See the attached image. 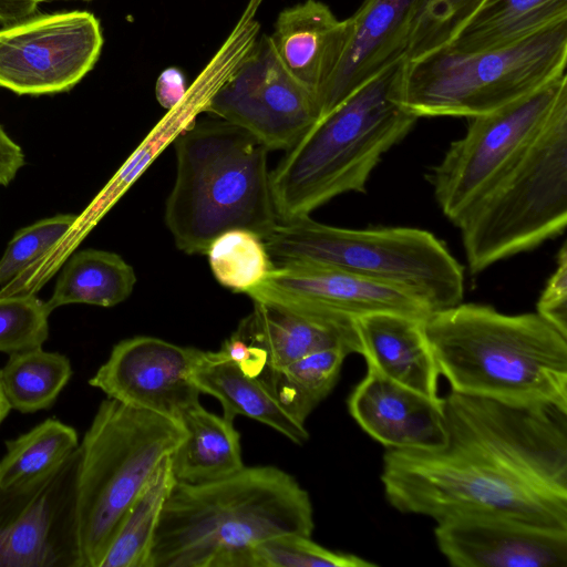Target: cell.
<instances>
[{"mask_svg": "<svg viewBox=\"0 0 567 567\" xmlns=\"http://www.w3.org/2000/svg\"><path fill=\"white\" fill-rule=\"evenodd\" d=\"M442 405L440 446L385 452L389 503L435 522L482 515L567 530V412L453 391Z\"/></svg>", "mask_w": 567, "mask_h": 567, "instance_id": "6da1fadb", "label": "cell"}, {"mask_svg": "<svg viewBox=\"0 0 567 567\" xmlns=\"http://www.w3.org/2000/svg\"><path fill=\"white\" fill-rule=\"evenodd\" d=\"M309 493L272 465L220 480L174 483L146 567H248L251 549L284 534L311 536Z\"/></svg>", "mask_w": 567, "mask_h": 567, "instance_id": "7a4b0ae2", "label": "cell"}, {"mask_svg": "<svg viewBox=\"0 0 567 567\" xmlns=\"http://www.w3.org/2000/svg\"><path fill=\"white\" fill-rule=\"evenodd\" d=\"M423 329L453 392L567 412V337L538 313L461 302L430 313Z\"/></svg>", "mask_w": 567, "mask_h": 567, "instance_id": "3957f363", "label": "cell"}, {"mask_svg": "<svg viewBox=\"0 0 567 567\" xmlns=\"http://www.w3.org/2000/svg\"><path fill=\"white\" fill-rule=\"evenodd\" d=\"M402 60L362 84L286 151L270 172L278 220L308 216L338 195L365 190L382 155L417 121L394 96Z\"/></svg>", "mask_w": 567, "mask_h": 567, "instance_id": "277c9868", "label": "cell"}, {"mask_svg": "<svg viewBox=\"0 0 567 567\" xmlns=\"http://www.w3.org/2000/svg\"><path fill=\"white\" fill-rule=\"evenodd\" d=\"M176 178L165 223L185 254H205L221 233L244 228L262 238L277 224L269 150L221 118L194 122L176 140Z\"/></svg>", "mask_w": 567, "mask_h": 567, "instance_id": "5b68a950", "label": "cell"}, {"mask_svg": "<svg viewBox=\"0 0 567 567\" xmlns=\"http://www.w3.org/2000/svg\"><path fill=\"white\" fill-rule=\"evenodd\" d=\"M274 261L341 269L396 288L432 312L461 303L464 274L444 243L411 227L349 229L308 216L278 220L264 237Z\"/></svg>", "mask_w": 567, "mask_h": 567, "instance_id": "8992f818", "label": "cell"}, {"mask_svg": "<svg viewBox=\"0 0 567 567\" xmlns=\"http://www.w3.org/2000/svg\"><path fill=\"white\" fill-rule=\"evenodd\" d=\"M567 21L515 43L471 53L440 48L403 58L394 96L417 118L474 117L566 75Z\"/></svg>", "mask_w": 567, "mask_h": 567, "instance_id": "52a82bcc", "label": "cell"}, {"mask_svg": "<svg viewBox=\"0 0 567 567\" xmlns=\"http://www.w3.org/2000/svg\"><path fill=\"white\" fill-rule=\"evenodd\" d=\"M176 420L106 398L79 444L81 567H100L124 515L159 462L185 437Z\"/></svg>", "mask_w": 567, "mask_h": 567, "instance_id": "ba28073f", "label": "cell"}, {"mask_svg": "<svg viewBox=\"0 0 567 567\" xmlns=\"http://www.w3.org/2000/svg\"><path fill=\"white\" fill-rule=\"evenodd\" d=\"M471 274L528 251L567 225V103L520 158L453 223Z\"/></svg>", "mask_w": 567, "mask_h": 567, "instance_id": "9c48e42d", "label": "cell"}, {"mask_svg": "<svg viewBox=\"0 0 567 567\" xmlns=\"http://www.w3.org/2000/svg\"><path fill=\"white\" fill-rule=\"evenodd\" d=\"M567 103V74L486 114L468 118L427 179L443 214L454 223L526 152Z\"/></svg>", "mask_w": 567, "mask_h": 567, "instance_id": "30bf717a", "label": "cell"}, {"mask_svg": "<svg viewBox=\"0 0 567 567\" xmlns=\"http://www.w3.org/2000/svg\"><path fill=\"white\" fill-rule=\"evenodd\" d=\"M79 446L50 472L0 487V567H81Z\"/></svg>", "mask_w": 567, "mask_h": 567, "instance_id": "8fae6325", "label": "cell"}, {"mask_svg": "<svg viewBox=\"0 0 567 567\" xmlns=\"http://www.w3.org/2000/svg\"><path fill=\"white\" fill-rule=\"evenodd\" d=\"M103 45L87 11L29 17L0 29V86L19 95L73 89L95 65Z\"/></svg>", "mask_w": 567, "mask_h": 567, "instance_id": "7c38bea8", "label": "cell"}, {"mask_svg": "<svg viewBox=\"0 0 567 567\" xmlns=\"http://www.w3.org/2000/svg\"><path fill=\"white\" fill-rule=\"evenodd\" d=\"M203 111L246 130L269 151L289 150L320 117L315 96L282 65L269 35L252 47Z\"/></svg>", "mask_w": 567, "mask_h": 567, "instance_id": "4fadbf2b", "label": "cell"}, {"mask_svg": "<svg viewBox=\"0 0 567 567\" xmlns=\"http://www.w3.org/2000/svg\"><path fill=\"white\" fill-rule=\"evenodd\" d=\"M205 351L137 336L116 343L89 380L107 398L179 422L199 402L193 372Z\"/></svg>", "mask_w": 567, "mask_h": 567, "instance_id": "5bb4252c", "label": "cell"}, {"mask_svg": "<svg viewBox=\"0 0 567 567\" xmlns=\"http://www.w3.org/2000/svg\"><path fill=\"white\" fill-rule=\"evenodd\" d=\"M252 301H270L293 310L357 319L394 312L424 320L432 311L396 288L321 265H276L268 278L247 293Z\"/></svg>", "mask_w": 567, "mask_h": 567, "instance_id": "9a60e30c", "label": "cell"}, {"mask_svg": "<svg viewBox=\"0 0 567 567\" xmlns=\"http://www.w3.org/2000/svg\"><path fill=\"white\" fill-rule=\"evenodd\" d=\"M440 551L456 567H566L567 530L482 515L436 522Z\"/></svg>", "mask_w": 567, "mask_h": 567, "instance_id": "2e32d148", "label": "cell"}, {"mask_svg": "<svg viewBox=\"0 0 567 567\" xmlns=\"http://www.w3.org/2000/svg\"><path fill=\"white\" fill-rule=\"evenodd\" d=\"M417 1L364 0L348 18L350 40L338 68L317 100L320 117L384 68L404 58Z\"/></svg>", "mask_w": 567, "mask_h": 567, "instance_id": "e0dca14e", "label": "cell"}, {"mask_svg": "<svg viewBox=\"0 0 567 567\" xmlns=\"http://www.w3.org/2000/svg\"><path fill=\"white\" fill-rule=\"evenodd\" d=\"M357 423L388 449H433L445 439L442 399L432 400L369 370L348 400Z\"/></svg>", "mask_w": 567, "mask_h": 567, "instance_id": "ac0fdd59", "label": "cell"}, {"mask_svg": "<svg viewBox=\"0 0 567 567\" xmlns=\"http://www.w3.org/2000/svg\"><path fill=\"white\" fill-rule=\"evenodd\" d=\"M351 35L349 19L339 20L318 0L282 10L269 35L287 71L316 99L338 68Z\"/></svg>", "mask_w": 567, "mask_h": 567, "instance_id": "d6986e66", "label": "cell"}, {"mask_svg": "<svg viewBox=\"0 0 567 567\" xmlns=\"http://www.w3.org/2000/svg\"><path fill=\"white\" fill-rule=\"evenodd\" d=\"M252 302V311L236 331L264 351L265 370L279 369L328 348L360 354L354 319L307 313L270 301Z\"/></svg>", "mask_w": 567, "mask_h": 567, "instance_id": "ffe728a7", "label": "cell"}, {"mask_svg": "<svg viewBox=\"0 0 567 567\" xmlns=\"http://www.w3.org/2000/svg\"><path fill=\"white\" fill-rule=\"evenodd\" d=\"M368 369L440 400V371L425 337L423 320L394 312H374L354 319Z\"/></svg>", "mask_w": 567, "mask_h": 567, "instance_id": "44dd1931", "label": "cell"}, {"mask_svg": "<svg viewBox=\"0 0 567 567\" xmlns=\"http://www.w3.org/2000/svg\"><path fill=\"white\" fill-rule=\"evenodd\" d=\"M193 381L200 393L220 402L227 420L243 415L272 427L296 444L308 441L306 424L280 403L270 388L259 378L245 374L218 351H205Z\"/></svg>", "mask_w": 567, "mask_h": 567, "instance_id": "7402d4cb", "label": "cell"}, {"mask_svg": "<svg viewBox=\"0 0 567 567\" xmlns=\"http://www.w3.org/2000/svg\"><path fill=\"white\" fill-rule=\"evenodd\" d=\"M185 437L171 454L176 482L200 484L229 476L245 464L234 421L207 411L200 402L181 415Z\"/></svg>", "mask_w": 567, "mask_h": 567, "instance_id": "603a6c76", "label": "cell"}, {"mask_svg": "<svg viewBox=\"0 0 567 567\" xmlns=\"http://www.w3.org/2000/svg\"><path fill=\"white\" fill-rule=\"evenodd\" d=\"M567 21V0H484L447 45L471 53L515 43Z\"/></svg>", "mask_w": 567, "mask_h": 567, "instance_id": "cb8c5ba5", "label": "cell"}, {"mask_svg": "<svg viewBox=\"0 0 567 567\" xmlns=\"http://www.w3.org/2000/svg\"><path fill=\"white\" fill-rule=\"evenodd\" d=\"M135 284L133 267L120 255L87 248L66 261L47 303L51 311L73 303L114 307L131 296Z\"/></svg>", "mask_w": 567, "mask_h": 567, "instance_id": "d4e9b609", "label": "cell"}, {"mask_svg": "<svg viewBox=\"0 0 567 567\" xmlns=\"http://www.w3.org/2000/svg\"><path fill=\"white\" fill-rule=\"evenodd\" d=\"M175 483L164 457L121 520L100 567H146L165 502Z\"/></svg>", "mask_w": 567, "mask_h": 567, "instance_id": "484cf974", "label": "cell"}, {"mask_svg": "<svg viewBox=\"0 0 567 567\" xmlns=\"http://www.w3.org/2000/svg\"><path fill=\"white\" fill-rule=\"evenodd\" d=\"M350 353L342 348L322 349L259 377L280 403L306 424L310 413L334 388L343 360Z\"/></svg>", "mask_w": 567, "mask_h": 567, "instance_id": "4316f807", "label": "cell"}, {"mask_svg": "<svg viewBox=\"0 0 567 567\" xmlns=\"http://www.w3.org/2000/svg\"><path fill=\"white\" fill-rule=\"evenodd\" d=\"M72 375L64 354L34 348L9 354L0 382L11 406L22 413L48 409Z\"/></svg>", "mask_w": 567, "mask_h": 567, "instance_id": "83f0119b", "label": "cell"}, {"mask_svg": "<svg viewBox=\"0 0 567 567\" xmlns=\"http://www.w3.org/2000/svg\"><path fill=\"white\" fill-rule=\"evenodd\" d=\"M74 427L47 419L27 433L6 443L0 460V487L32 481L58 466L79 446Z\"/></svg>", "mask_w": 567, "mask_h": 567, "instance_id": "f1b7e54d", "label": "cell"}, {"mask_svg": "<svg viewBox=\"0 0 567 567\" xmlns=\"http://www.w3.org/2000/svg\"><path fill=\"white\" fill-rule=\"evenodd\" d=\"M205 254L215 279L225 288L246 295L260 286L276 267L264 238L244 228L221 233Z\"/></svg>", "mask_w": 567, "mask_h": 567, "instance_id": "f546056e", "label": "cell"}, {"mask_svg": "<svg viewBox=\"0 0 567 567\" xmlns=\"http://www.w3.org/2000/svg\"><path fill=\"white\" fill-rule=\"evenodd\" d=\"M484 0H419L404 58L411 59L449 44Z\"/></svg>", "mask_w": 567, "mask_h": 567, "instance_id": "4dcf8cb0", "label": "cell"}, {"mask_svg": "<svg viewBox=\"0 0 567 567\" xmlns=\"http://www.w3.org/2000/svg\"><path fill=\"white\" fill-rule=\"evenodd\" d=\"M357 555L330 550L301 534H284L255 546L248 567H373Z\"/></svg>", "mask_w": 567, "mask_h": 567, "instance_id": "1f68e13d", "label": "cell"}, {"mask_svg": "<svg viewBox=\"0 0 567 567\" xmlns=\"http://www.w3.org/2000/svg\"><path fill=\"white\" fill-rule=\"evenodd\" d=\"M47 301L33 293H0V352L40 348L49 337Z\"/></svg>", "mask_w": 567, "mask_h": 567, "instance_id": "d6a6232c", "label": "cell"}, {"mask_svg": "<svg viewBox=\"0 0 567 567\" xmlns=\"http://www.w3.org/2000/svg\"><path fill=\"white\" fill-rule=\"evenodd\" d=\"M76 220L78 216L74 214H58L16 231L0 258V286L13 280L58 245Z\"/></svg>", "mask_w": 567, "mask_h": 567, "instance_id": "836d02e7", "label": "cell"}, {"mask_svg": "<svg viewBox=\"0 0 567 567\" xmlns=\"http://www.w3.org/2000/svg\"><path fill=\"white\" fill-rule=\"evenodd\" d=\"M188 126H179L173 123L168 128L156 127L131 155L116 175L110 181L106 187L92 204L94 214L107 208L125 189L142 174L151 162L166 147L174 138L176 140Z\"/></svg>", "mask_w": 567, "mask_h": 567, "instance_id": "e575fe53", "label": "cell"}, {"mask_svg": "<svg viewBox=\"0 0 567 567\" xmlns=\"http://www.w3.org/2000/svg\"><path fill=\"white\" fill-rule=\"evenodd\" d=\"M567 337V244L557 254L556 268L537 301V312Z\"/></svg>", "mask_w": 567, "mask_h": 567, "instance_id": "d590c367", "label": "cell"}, {"mask_svg": "<svg viewBox=\"0 0 567 567\" xmlns=\"http://www.w3.org/2000/svg\"><path fill=\"white\" fill-rule=\"evenodd\" d=\"M24 163L22 148L6 133L0 124V186H8Z\"/></svg>", "mask_w": 567, "mask_h": 567, "instance_id": "8d00e7d4", "label": "cell"}, {"mask_svg": "<svg viewBox=\"0 0 567 567\" xmlns=\"http://www.w3.org/2000/svg\"><path fill=\"white\" fill-rule=\"evenodd\" d=\"M155 93L163 107L172 110L177 106L186 94L183 73L175 68L166 69L156 82Z\"/></svg>", "mask_w": 567, "mask_h": 567, "instance_id": "74e56055", "label": "cell"}, {"mask_svg": "<svg viewBox=\"0 0 567 567\" xmlns=\"http://www.w3.org/2000/svg\"><path fill=\"white\" fill-rule=\"evenodd\" d=\"M39 0H0V24L3 27L32 17Z\"/></svg>", "mask_w": 567, "mask_h": 567, "instance_id": "f35d334b", "label": "cell"}, {"mask_svg": "<svg viewBox=\"0 0 567 567\" xmlns=\"http://www.w3.org/2000/svg\"><path fill=\"white\" fill-rule=\"evenodd\" d=\"M10 410H11V406L3 393L1 382H0V424L4 420V417L8 415Z\"/></svg>", "mask_w": 567, "mask_h": 567, "instance_id": "ab89813d", "label": "cell"}, {"mask_svg": "<svg viewBox=\"0 0 567 567\" xmlns=\"http://www.w3.org/2000/svg\"><path fill=\"white\" fill-rule=\"evenodd\" d=\"M51 1H59V0H39V2H51ZM83 1H91V0H83Z\"/></svg>", "mask_w": 567, "mask_h": 567, "instance_id": "60d3db41", "label": "cell"}]
</instances>
